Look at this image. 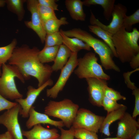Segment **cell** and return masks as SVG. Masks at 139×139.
I'll list each match as a JSON object with an SVG mask.
<instances>
[{
	"label": "cell",
	"instance_id": "cell-1",
	"mask_svg": "<svg viewBox=\"0 0 139 139\" xmlns=\"http://www.w3.org/2000/svg\"><path fill=\"white\" fill-rule=\"evenodd\" d=\"M39 51L36 47L31 48L24 44L16 47L8 61L9 64L17 68L25 80H29L31 76L36 78L38 87L50 79L53 72L51 66L40 61L38 57Z\"/></svg>",
	"mask_w": 139,
	"mask_h": 139
},
{
	"label": "cell",
	"instance_id": "cell-2",
	"mask_svg": "<svg viewBox=\"0 0 139 139\" xmlns=\"http://www.w3.org/2000/svg\"><path fill=\"white\" fill-rule=\"evenodd\" d=\"M62 31L67 37L77 38L92 48L99 55L101 65L105 69L120 71L113 59L114 56L112 51L103 41L94 37L87 31L79 28Z\"/></svg>",
	"mask_w": 139,
	"mask_h": 139
},
{
	"label": "cell",
	"instance_id": "cell-3",
	"mask_svg": "<svg viewBox=\"0 0 139 139\" xmlns=\"http://www.w3.org/2000/svg\"><path fill=\"white\" fill-rule=\"evenodd\" d=\"M139 31L136 28L129 32L122 27L113 34L112 40L117 58L121 62H129L139 53Z\"/></svg>",
	"mask_w": 139,
	"mask_h": 139
},
{
	"label": "cell",
	"instance_id": "cell-4",
	"mask_svg": "<svg viewBox=\"0 0 139 139\" xmlns=\"http://www.w3.org/2000/svg\"><path fill=\"white\" fill-rule=\"evenodd\" d=\"M2 74L0 77V94L6 99L15 100L22 98L23 95L18 89L14 78L16 77L23 83L25 80L17 68L5 64L2 65Z\"/></svg>",
	"mask_w": 139,
	"mask_h": 139
},
{
	"label": "cell",
	"instance_id": "cell-5",
	"mask_svg": "<svg viewBox=\"0 0 139 139\" xmlns=\"http://www.w3.org/2000/svg\"><path fill=\"white\" fill-rule=\"evenodd\" d=\"M79 106L68 99L56 101L50 100L44 108V113L48 116L60 119L64 126L70 128L79 109Z\"/></svg>",
	"mask_w": 139,
	"mask_h": 139
},
{
	"label": "cell",
	"instance_id": "cell-6",
	"mask_svg": "<svg viewBox=\"0 0 139 139\" xmlns=\"http://www.w3.org/2000/svg\"><path fill=\"white\" fill-rule=\"evenodd\" d=\"M98 59L95 53H86L78 58L77 67L74 70V74L80 79L93 77L109 80L110 76L104 72L98 62Z\"/></svg>",
	"mask_w": 139,
	"mask_h": 139
},
{
	"label": "cell",
	"instance_id": "cell-7",
	"mask_svg": "<svg viewBox=\"0 0 139 139\" xmlns=\"http://www.w3.org/2000/svg\"><path fill=\"white\" fill-rule=\"evenodd\" d=\"M105 117L96 115L88 109L81 108L77 112L72 126L97 133L101 127Z\"/></svg>",
	"mask_w": 139,
	"mask_h": 139
},
{
	"label": "cell",
	"instance_id": "cell-8",
	"mask_svg": "<svg viewBox=\"0 0 139 139\" xmlns=\"http://www.w3.org/2000/svg\"><path fill=\"white\" fill-rule=\"evenodd\" d=\"M127 11L126 7L120 4L115 5L112 13V20L109 24L106 25L97 19L91 10L90 22L92 25H96L108 32L114 34L122 27L124 19Z\"/></svg>",
	"mask_w": 139,
	"mask_h": 139
},
{
	"label": "cell",
	"instance_id": "cell-9",
	"mask_svg": "<svg viewBox=\"0 0 139 139\" xmlns=\"http://www.w3.org/2000/svg\"><path fill=\"white\" fill-rule=\"evenodd\" d=\"M78 53H72L67 64L61 70L59 77L55 85L51 88L47 89V97L56 99L59 92L63 89L66 82L78 65Z\"/></svg>",
	"mask_w": 139,
	"mask_h": 139
},
{
	"label": "cell",
	"instance_id": "cell-10",
	"mask_svg": "<svg viewBox=\"0 0 139 139\" xmlns=\"http://www.w3.org/2000/svg\"><path fill=\"white\" fill-rule=\"evenodd\" d=\"M21 109V106L18 103L0 115V124L6 128L13 139H24L18 120Z\"/></svg>",
	"mask_w": 139,
	"mask_h": 139
},
{
	"label": "cell",
	"instance_id": "cell-11",
	"mask_svg": "<svg viewBox=\"0 0 139 139\" xmlns=\"http://www.w3.org/2000/svg\"><path fill=\"white\" fill-rule=\"evenodd\" d=\"M53 81L51 79H49L40 87L36 88L29 85L27 88V97L24 99H17L15 100L20 106L21 109L19 114L24 118L29 117V112L37 97L41 92L47 86L53 85Z\"/></svg>",
	"mask_w": 139,
	"mask_h": 139
},
{
	"label": "cell",
	"instance_id": "cell-12",
	"mask_svg": "<svg viewBox=\"0 0 139 139\" xmlns=\"http://www.w3.org/2000/svg\"><path fill=\"white\" fill-rule=\"evenodd\" d=\"M27 8L31 15V20L25 21L24 24L28 28L34 31L39 37L41 42H45L46 33L44 29L43 22L38 10L37 0H26Z\"/></svg>",
	"mask_w": 139,
	"mask_h": 139
},
{
	"label": "cell",
	"instance_id": "cell-13",
	"mask_svg": "<svg viewBox=\"0 0 139 139\" xmlns=\"http://www.w3.org/2000/svg\"><path fill=\"white\" fill-rule=\"evenodd\" d=\"M85 79L88 85L87 89L90 102L94 106L102 107L101 102L104 96V89L108 86L107 81L93 77Z\"/></svg>",
	"mask_w": 139,
	"mask_h": 139
},
{
	"label": "cell",
	"instance_id": "cell-14",
	"mask_svg": "<svg viewBox=\"0 0 139 139\" xmlns=\"http://www.w3.org/2000/svg\"><path fill=\"white\" fill-rule=\"evenodd\" d=\"M118 124L116 136L122 139H131L139 128V122L126 112L119 120Z\"/></svg>",
	"mask_w": 139,
	"mask_h": 139
},
{
	"label": "cell",
	"instance_id": "cell-15",
	"mask_svg": "<svg viewBox=\"0 0 139 139\" xmlns=\"http://www.w3.org/2000/svg\"><path fill=\"white\" fill-rule=\"evenodd\" d=\"M29 118L26 123V126L28 129L32 128L34 125L41 124H48L58 128L64 126L62 121H55L50 119L48 116L44 114L37 111L35 107L32 106L29 112Z\"/></svg>",
	"mask_w": 139,
	"mask_h": 139
},
{
	"label": "cell",
	"instance_id": "cell-16",
	"mask_svg": "<svg viewBox=\"0 0 139 139\" xmlns=\"http://www.w3.org/2000/svg\"><path fill=\"white\" fill-rule=\"evenodd\" d=\"M22 131L27 139H51L60 136L57 129L46 128L40 124L34 125L30 130Z\"/></svg>",
	"mask_w": 139,
	"mask_h": 139
},
{
	"label": "cell",
	"instance_id": "cell-17",
	"mask_svg": "<svg viewBox=\"0 0 139 139\" xmlns=\"http://www.w3.org/2000/svg\"><path fill=\"white\" fill-rule=\"evenodd\" d=\"M127 109L124 105L119 109L107 114L99 131L100 133L109 136L111 135L109 127L114 122L119 120L123 116Z\"/></svg>",
	"mask_w": 139,
	"mask_h": 139
},
{
	"label": "cell",
	"instance_id": "cell-18",
	"mask_svg": "<svg viewBox=\"0 0 139 139\" xmlns=\"http://www.w3.org/2000/svg\"><path fill=\"white\" fill-rule=\"evenodd\" d=\"M65 4L72 19L76 21L85 20L86 15L83 9L82 1L81 0H66Z\"/></svg>",
	"mask_w": 139,
	"mask_h": 139
},
{
	"label": "cell",
	"instance_id": "cell-19",
	"mask_svg": "<svg viewBox=\"0 0 139 139\" xmlns=\"http://www.w3.org/2000/svg\"><path fill=\"white\" fill-rule=\"evenodd\" d=\"M62 37L63 44L67 47L72 53H78L81 50L90 51L91 47L87 44L81 40L76 37H70L65 35L62 29L59 30Z\"/></svg>",
	"mask_w": 139,
	"mask_h": 139
},
{
	"label": "cell",
	"instance_id": "cell-20",
	"mask_svg": "<svg viewBox=\"0 0 139 139\" xmlns=\"http://www.w3.org/2000/svg\"><path fill=\"white\" fill-rule=\"evenodd\" d=\"M72 53L71 51L64 45H60L54 63L51 66L53 71L61 70L67 64Z\"/></svg>",
	"mask_w": 139,
	"mask_h": 139
},
{
	"label": "cell",
	"instance_id": "cell-21",
	"mask_svg": "<svg viewBox=\"0 0 139 139\" xmlns=\"http://www.w3.org/2000/svg\"><path fill=\"white\" fill-rule=\"evenodd\" d=\"M83 5L87 6L99 5L103 9V15L107 20H109L114 8L115 0H84L82 1Z\"/></svg>",
	"mask_w": 139,
	"mask_h": 139
},
{
	"label": "cell",
	"instance_id": "cell-22",
	"mask_svg": "<svg viewBox=\"0 0 139 139\" xmlns=\"http://www.w3.org/2000/svg\"><path fill=\"white\" fill-rule=\"evenodd\" d=\"M88 27L90 31L101 39L109 46L112 51L114 56L117 58V54L112 40L113 34L96 25H88Z\"/></svg>",
	"mask_w": 139,
	"mask_h": 139
},
{
	"label": "cell",
	"instance_id": "cell-23",
	"mask_svg": "<svg viewBox=\"0 0 139 139\" xmlns=\"http://www.w3.org/2000/svg\"><path fill=\"white\" fill-rule=\"evenodd\" d=\"M8 10L15 14L17 16L18 20L22 21L24 18L25 10L23 4L26 0H5Z\"/></svg>",
	"mask_w": 139,
	"mask_h": 139
},
{
	"label": "cell",
	"instance_id": "cell-24",
	"mask_svg": "<svg viewBox=\"0 0 139 139\" xmlns=\"http://www.w3.org/2000/svg\"><path fill=\"white\" fill-rule=\"evenodd\" d=\"M59 46L56 45L44 47L39 51L38 57L40 61L42 63H48L54 61Z\"/></svg>",
	"mask_w": 139,
	"mask_h": 139
},
{
	"label": "cell",
	"instance_id": "cell-25",
	"mask_svg": "<svg viewBox=\"0 0 139 139\" xmlns=\"http://www.w3.org/2000/svg\"><path fill=\"white\" fill-rule=\"evenodd\" d=\"M69 23L66 18L63 17L60 19H53L48 20L43 23L45 31L47 34L59 31L60 27Z\"/></svg>",
	"mask_w": 139,
	"mask_h": 139
},
{
	"label": "cell",
	"instance_id": "cell-26",
	"mask_svg": "<svg viewBox=\"0 0 139 139\" xmlns=\"http://www.w3.org/2000/svg\"><path fill=\"white\" fill-rule=\"evenodd\" d=\"M17 43V40L15 38L7 45L0 47V64H4L8 61L16 47Z\"/></svg>",
	"mask_w": 139,
	"mask_h": 139
},
{
	"label": "cell",
	"instance_id": "cell-27",
	"mask_svg": "<svg viewBox=\"0 0 139 139\" xmlns=\"http://www.w3.org/2000/svg\"><path fill=\"white\" fill-rule=\"evenodd\" d=\"M74 137L78 139H99L97 133L84 129L75 128L71 126L70 128Z\"/></svg>",
	"mask_w": 139,
	"mask_h": 139
},
{
	"label": "cell",
	"instance_id": "cell-28",
	"mask_svg": "<svg viewBox=\"0 0 139 139\" xmlns=\"http://www.w3.org/2000/svg\"><path fill=\"white\" fill-rule=\"evenodd\" d=\"M38 11L43 24L46 21L57 18L53 9L48 7L38 4Z\"/></svg>",
	"mask_w": 139,
	"mask_h": 139
},
{
	"label": "cell",
	"instance_id": "cell-29",
	"mask_svg": "<svg viewBox=\"0 0 139 139\" xmlns=\"http://www.w3.org/2000/svg\"><path fill=\"white\" fill-rule=\"evenodd\" d=\"M44 47L60 46L63 44L62 37L60 31L53 33L47 34Z\"/></svg>",
	"mask_w": 139,
	"mask_h": 139
},
{
	"label": "cell",
	"instance_id": "cell-30",
	"mask_svg": "<svg viewBox=\"0 0 139 139\" xmlns=\"http://www.w3.org/2000/svg\"><path fill=\"white\" fill-rule=\"evenodd\" d=\"M139 22V9L137 10L129 16H125L124 19L122 27L127 31L131 32L133 25Z\"/></svg>",
	"mask_w": 139,
	"mask_h": 139
},
{
	"label": "cell",
	"instance_id": "cell-31",
	"mask_svg": "<svg viewBox=\"0 0 139 139\" xmlns=\"http://www.w3.org/2000/svg\"><path fill=\"white\" fill-rule=\"evenodd\" d=\"M101 105L108 114L119 109L124 105L118 103L117 101L104 96L102 100Z\"/></svg>",
	"mask_w": 139,
	"mask_h": 139
},
{
	"label": "cell",
	"instance_id": "cell-32",
	"mask_svg": "<svg viewBox=\"0 0 139 139\" xmlns=\"http://www.w3.org/2000/svg\"><path fill=\"white\" fill-rule=\"evenodd\" d=\"M104 94L107 98L116 101L120 100H125L126 99V98L121 95L119 92L109 87L108 86L104 89Z\"/></svg>",
	"mask_w": 139,
	"mask_h": 139
},
{
	"label": "cell",
	"instance_id": "cell-33",
	"mask_svg": "<svg viewBox=\"0 0 139 139\" xmlns=\"http://www.w3.org/2000/svg\"><path fill=\"white\" fill-rule=\"evenodd\" d=\"M18 103L13 102L5 98L0 94V112L4 110H8L16 106Z\"/></svg>",
	"mask_w": 139,
	"mask_h": 139
},
{
	"label": "cell",
	"instance_id": "cell-34",
	"mask_svg": "<svg viewBox=\"0 0 139 139\" xmlns=\"http://www.w3.org/2000/svg\"><path fill=\"white\" fill-rule=\"evenodd\" d=\"M132 90V94L135 98V103L132 116L136 118L139 115V89L136 87Z\"/></svg>",
	"mask_w": 139,
	"mask_h": 139
},
{
	"label": "cell",
	"instance_id": "cell-35",
	"mask_svg": "<svg viewBox=\"0 0 139 139\" xmlns=\"http://www.w3.org/2000/svg\"><path fill=\"white\" fill-rule=\"evenodd\" d=\"M38 3L51 8L55 11L59 10L58 5L56 3L57 1L56 0H37Z\"/></svg>",
	"mask_w": 139,
	"mask_h": 139
},
{
	"label": "cell",
	"instance_id": "cell-36",
	"mask_svg": "<svg viewBox=\"0 0 139 139\" xmlns=\"http://www.w3.org/2000/svg\"><path fill=\"white\" fill-rule=\"evenodd\" d=\"M58 128L60 131L61 139H74V137L70 129L69 130H65L62 127Z\"/></svg>",
	"mask_w": 139,
	"mask_h": 139
},
{
	"label": "cell",
	"instance_id": "cell-37",
	"mask_svg": "<svg viewBox=\"0 0 139 139\" xmlns=\"http://www.w3.org/2000/svg\"><path fill=\"white\" fill-rule=\"evenodd\" d=\"M129 63L131 67L132 68L135 70L139 68V53L134 56Z\"/></svg>",
	"mask_w": 139,
	"mask_h": 139
},
{
	"label": "cell",
	"instance_id": "cell-38",
	"mask_svg": "<svg viewBox=\"0 0 139 139\" xmlns=\"http://www.w3.org/2000/svg\"><path fill=\"white\" fill-rule=\"evenodd\" d=\"M0 139H13L11 135L7 131L0 134Z\"/></svg>",
	"mask_w": 139,
	"mask_h": 139
},
{
	"label": "cell",
	"instance_id": "cell-39",
	"mask_svg": "<svg viewBox=\"0 0 139 139\" xmlns=\"http://www.w3.org/2000/svg\"><path fill=\"white\" fill-rule=\"evenodd\" d=\"M131 139H139V129H138Z\"/></svg>",
	"mask_w": 139,
	"mask_h": 139
},
{
	"label": "cell",
	"instance_id": "cell-40",
	"mask_svg": "<svg viewBox=\"0 0 139 139\" xmlns=\"http://www.w3.org/2000/svg\"><path fill=\"white\" fill-rule=\"evenodd\" d=\"M5 4V0H0V7H3Z\"/></svg>",
	"mask_w": 139,
	"mask_h": 139
},
{
	"label": "cell",
	"instance_id": "cell-41",
	"mask_svg": "<svg viewBox=\"0 0 139 139\" xmlns=\"http://www.w3.org/2000/svg\"><path fill=\"white\" fill-rule=\"evenodd\" d=\"M102 139H121L120 138H119L116 137H114V138H108Z\"/></svg>",
	"mask_w": 139,
	"mask_h": 139
},
{
	"label": "cell",
	"instance_id": "cell-42",
	"mask_svg": "<svg viewBox=\"0 0 139 139\" xmlns=\"http://www.w3.org/2000/svg\"><path fill=\"white\" fill-rule=\"evenodd\" d=\"M2 64H0V76H1L2 74V72L1 70V67H2Z\"/></svg>",
	"mask_w": 139,
	"mask_h": 139
},
{
	"label": "cell",
	"instance_id": "cell-43",
	"mask_svg": "<svg viewBox=\"0 0 139 139\" xmlns=\"http://www.w3.org/2000/svg\"><path fill=\"white\" fill-rule=\"evenodd\" d=\"M61 139L60 137V136L59 137H56L54 138H52V139Z\"/></svg>",
	"mask_w": 139,
	"mask_h": 139
},
{
	"label": "cell",
	"instance_id": "cell-44",
	"mask_svg": "<svg viewBox=\"0 0 139 139\" xmlns=\"http://www.w3.org/2000/svg\"><path fill=\"white\" fill-rule=\"evenodd\" d=\"M75 139H78L76 138Z\"/></svg>",
	"mask_w": 139,
	"mask_h": 139
}]
</instances>
